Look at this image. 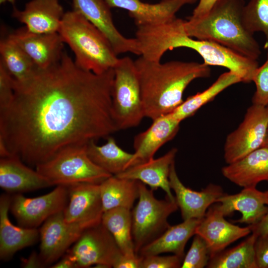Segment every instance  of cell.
I'll list each match as a JSON object with an SVG mask.
<instances>
[{
	"mask_svg": "<svg viewBox=\"0 0 268 268\" xmlns=\"http://www.w3.org/2000/svg\"><path fill=\"white\" fill-rule=\"evenodd\" d=\"M242 17L248 31L253 34L262 32L268 41V0H250L244 7Z\"/></svg>",
	"mask_w": 268,
	"mask_h": 268,
	"instance_id": "cell-33",
	"label": "cell"
},
{
	"mask_svg": "<svg viewBox=\"0 0 268 268\" xmlns=\"http://www.w3.org/2000/svg\"><path fill=\"white\" fill-rule=\"evenodd\" d=\"M245 4L244 0H218L203 16L184 20L185 31L191 37L217 43L258 60L260 45L243 21Z\"/></svg>",
	"mask_w": 268,
	"mask_h": 268,
	"instance_id": "cell-3",
	"label": "cell"
},
{
	"mask_svg": "<svg viewBox=\"0 0 268 268\" xmlns=\"http://www.w3.org/2000/svg\"><path fill=\"white\" fill-rule=\"evenodd\" d=\"M77 268H112L122 253L113 237L101 224L85 229L66 252Z\"/></svg>",
	"mask_w": 268,
	"mask_h": 268,
	"instance_id": "cell-9",
	"label": "cell"
},
{
	"mask_svg": "<svg viewBox=\"0 0 268 268\" xmlns=\"http://www.w3.org/2000/svg\"><path fill=\"white\" fill-rule=\"evenodd\" d=\"M145 117L153 120L173 112L195 79L211 74L209 66L196 62L153 61L140 56L134 61Z\"/></svg>",
	"mask_w": 268,
	"mask_h": 268,
	"instance_id": "cell-2",
	"label": "cell"
},
{
	"mask_svg": "<svg viewBox=\"0 0 268 268\" xmlns=\"http://www.w3.org/2000/svg\"><path fill=\"white\" fill-rule=\"evenodd\" d=\"M138 201L132 211V236L137 255L144 246L160 236L169 226L168 217L178 207L176 200H159L139 181Z\"/></svg>",
	"mask_w": 268,
	"mask_h": 268,
	"instance_id": "cell-7",
	"label": "cell"
},
{
	"mask_svg": "<svg viewBox=\"0 0 268 268\" xmlns=\"http://www.w3.org/2000/svg\"><path fill=\"white\" fill-rule=\"evenodd\" d=\"M58 0H31L22 10L13 7L12 16L34 33L59 32L64 15Z\"/></svg>",
	"mask_w": 268,
	"mask_h": 268,
	"instance_id": "cell-21",
	"label": "cell"
},
{
	"mask_svg": "<svg viewBox=\"0 0 268 268\" xmlns=\"http://www.w3.org/2000/svg\"><path fill=\"white\" fill-rule=\"evenodd\" d=\"M13 94V78L0 63V109L9 105Z\"/></svg>",
	"mask_w": 268,
	"mask_h": 268,
	"instance_id": "cell-37",
	"label": "cell"
},
{
	"mask_svg": "<svg viewBox=\"0 0 268 268\" xmlns=\"http://www.w3.org/2000/svg\"><path fill=\"white\" fill-rule=\"evenodd\" d=\"M8 37L23 50L39 68H46L58 62L64 51V42L58 32L34 33L22 27Z\"/></svg>",
	"mask_w": 268,
	"mask_h": 268,
	"instance_id": "cell-16",
	"label": "cell"
},
{
	"mask_svg": "<svg viewBox=\"0 0 268 268\" xmlns=\"http://www.w3.org/2000/svg\"><path fill=\"white\" fill-rule=\"evenodd\" d=\"M265 47L267 49V59L264 64L257 68L253 81L256 85V91L252 97L253 104L268 106V41Z\"/></svg>",
	"mask_w": 268,
	"mask_h": 268,
	"instance_id": "cell-35",
	"label": "cell"
},
{
	"mask_svg": "<svg viewBox=\"0 0 268 268\" xmlns=\"http://www.w3.org/2000/svg\"><path fill=\"white\" fill-rule=\"evenodd\" d=\"M239 82H241V80L235 73L230 71L225 72L220 74L207 88L189 97L170 114L181 122L193 116L200 108L212 100L227 88Z\"/></svg>",
	"mask_w": 268,
	"mask_h": 268,
	"instance_id": "cell-29",
	"label": "cell"
},
{
	"mask_svg": "<svg viewBox=\"0 0 268 268\" xmlns=\"http://www.w3.org/2000/svg\"><path fill=\"white\" fill-rule=\"evenodd\" d=\"M216 203V207L224 216L239 211L242 216L236 222L251 226L259 223L268 210L266 192L256 187L244 188L236 194H224Z\"/></svg>",
	"mask_w": 268,
	"mask_h": 268,
	"instance_id": "cell-19",
	"label": "cell"
},
{
	"mask_svg": "<svg viewBox=\"0 0 268 268\" xmlns=\"http://www.w3.org/2000/svg\"><path fill=\"white\" fill-rule=\"evenodd\" d=\"M68 198V187L62 185L35 198L16 194L11 197L10 210L19 226L37 228L50 216L64 210Z\"/></svg>",
	"mask_w": 268,
	"mask_h": 268,
	"instance_id": "cell-10",
	"label": "cell"
},
{
	"mask_svg": "<svg viewBox=\"0 0 268 268\" xmlns=\"http://www.w3.org/2000/svg\"><path fill=\"white\" fill-rule=\"evenodd\" d=\"M182 48L192 49L203 59V64L227 68L241 79V82L250 83L257 68V60L249 58L217 43L199 40L186 36L182 42Z\"/></svg>",
	"mask_w": 268,
	"mask_h": 268,
	"instance_id": "cell-12",
	"label": "cell"
},
{
	"mask_svg": "<svg viewBox=\"0 0 268 268\" xmlns=\"http://www.w3.org/2000/svg\"><path fill=\"white\" fill-rule=\"evenodd\" d=\"M140 268H179L183 259L173 255L160 256L159 255L142 257Z\"/></svg>",
	"mask_w": 268,
	"mask_h": 268,
	"instance_id": "cell-36",
	"label": "cell"
},
{
	"mask_svg": "<svg viewBox=\"0 0 268 268\" xmlns=\"http://www.w3.org/2000/svg\"><path fill=\"white\" fill-rule=\"evenodd\" d=\"M200 220L190 219L175 225H170L157 238L141 248L137 255L145 257L172 253L183 259L185 246L195 234Z\"/></svg>",
	"mask_w": 268,
	"mask_h": 268,
	"instance_id": "cell-26",
	"label": "cell"
},
{
	"mask_svg": "<svg viewBox=\"0 0 268 268\" xmlns=\"http://www.w3.org/2000/svg\"><path fill=\"white\" fill-rule=\"evenodd\" d=\"M268 198L267 205L268 206V190L265 191ZM252 233L256 234L258 236L268 233V210L264 217L257 224L250 225Z\"/></svg>",
	"mask_w": 268,
	"mask_h": 268,
	"instance_id": "cell-41",
	"label": "cell"
},
{
	"mask_svg": "<svg viewBox=\"0 0 268 268\" xmlns=\"http://www.w3.org/2000/svg\"><path fill=\"white\" fill-rule=\"evenodd\" d=\"M51 268H77L75 262L70 257L65 253L61 258V260L53 264Z\"/></svg>",
	"mask_w": 268,
	"mask_h": 268,
	"instance_id": "cell-43",
	"label": "cell"
},
{
	"mask_svg": "<svg viewBox=\"0 0 268 268\" xmlns=\"http://www.w3.org/2000/svg\"><path fill=\"white\" fill-rule=\"evenodd\" d=\"M113 68L96 74L78 67L64 51L46 68L13 79L10 103L0 109V142L35 167L62 150L118 131L112 110Z\"/></svg>",
	"mask_w": 268,
	"mask_h": 268,
	"instance_id": "cell-1",
	"label": "cell"
},
{
	"mask_svg": "<svg viewBox=\"0 0 268 268\" xmlns=\"http://www.w3.org/2000/svg\"><path fill=\"white\" fill-rule=\"evenodd\" d=\"M112 7L125 9L136 25H155L171 20L184 5L198 0H162L151 4L140 0H105Z\"/></svg>",
	"mask_w": 268,
	"mask_h": 268,
	"instance_id": "cell-20",
	"label": "cell"
},
{
	"mask_svg": "<svg viewBox=\"0 0 268 268\" xmlns=\"http://www.w3.org/2000/svg\"><path fill=\"white\" fill-rule=\"evenodd\" d=\"M268 129V106L252 104L247 110L243 121L226 137L224 158L230 164L262 147Z\"/></svg>",
	"mask_w": 268,
	"mask_h": 268,
	"instance_id": "cell-8",
	"label": "cell"
},
{
	"mask_svg": "<svg viewBox=\"0 0 268 268\" xmlns=\"http://www.w3.org/2000/svg\"><path fill=\"white\" fill-rule=\"evenodd\" d=\"M21 266L23 268H43L39 256L35 252H33L27 258L21 259Z\"/></svg>",
	"mask_w": 268,
	"mask_h": 268,
	"instance_id": "cell-42",
	"label": "cell"
},
{
	"mask_svg": "<svg viewBox=\"0 0 268 268\" xmlns=\"http://www.w3.org/2000/svg\"><path fill=\"white\" fill-rule=\"evenodd\" d=\"M178 150L172 148L163 156L147 162L131 166L122 173L115 175L118 177L138 181L155 191L160 188L170 200H175L169 184L171 167L175 162Z\"/></svg>",
	"mask_w": 268,
	"mask_h": 268,
	"instance_id": "cell-24",
	"label": "cell"
},
{
	"mask_svg": "<svg viewBox=\"0 0 268 268\" xmlns=\"http://www.w3.org/2000/svg\"><path fill=\"white\" fill-rule=\"evenodd\" d=\"M210 259L208 246L200 236L195 234L191 246L182 261V268H203Z\"/></svg>",
	"mask_w": 268,
	"mask_h": 268,
	"instance_id": "cell-34",
	"label": "cell"
},
{
	"mask_svg": "<svg viewBox=\"0 0 268 268\" xmlns=\"http://www.w3.org/2000/svg\"><path fill=\"white\" fill-rule=\"evenodd\" d=\"M139 181L115 175L99 184L103 212L116 208L131 209L139 196Z\"/></svg>",
	"mask_w": 268,
	"mask_h": 268,
	"instance_id": "cell-27",
	"label": "cell"
},
{
	"mask_svg": "<svg viewBox=\"0 0 268 268\" xmlns=\"http://www.w3.org/2000/svg\"><path fill=\"white\" fill-rule=\"evenodd\" d=\"M73 9L99 29L107 38L116 55L131 53L140 55L136 39L124 36L114 24L111 7L105 0H72Z\"/></svg>",
	"mask_w": 268,
	"mask_h": 268,
	"instance_id": "cell-13",
	"label": "cell"
},
{
	"mask_svg": "<svg viewBox=\"0 0 268 268\" xmlns=\"http://www.w3.org/2000/svg\"><path fill=\"white\" fill-rule=\"evenodd\" d=\"M107 138V142L101 145H97L94 141L89 142L86 145L87 154L97 166L112 175H117L129 167L133 153L120 147L113 137Z\"/></svg>",
	"mask_w": 268,
	"mask_h": 268,
	"instance_id": "cell-28",
	"label": "cell"
},
{
	"mask_svg": "<svg viewBox=\"0 0 268 268\" xmlns=\"http://www.w3.org/2000/svg\"><path fill=\"white\" fill-rule=\"evenodd\" d=\"M262 146H265V147H268V131H267V134H266V138H265V141H264Z\"/></svg>",
	"mask_w": 268,
	"mask_h": 268,
	"instance_id": "cell-44",
	"label": "cell"
},
{
	"mask_svg": "<svg viewBox=\"0 0 268 268\" xmlns=\"http://www.w3.org/2000/svg\"><path fill=\"white\" fill-rule=\"evenodd\" d=\"M11 197L0 198V258L10 260L18 251L35 244L40 239L39 230L13 225L8 217Z\"/></svg>",
	"mask_w": 268,
	"mask_h": 268,
	"instance_id": "cell-22",
	"label": "cell"
},
{
	"mask_svg": "<svg viewBox=\"0 0 268 268\" xmlns=\"http://www.w3.org/2000/svg\"><path fill=\"white\" fill-rule=\"evenodd\" d=\"M180 123L170 113L152 120L147 129L134 136L133 141L134 152L129 167L154 158L159 149L177 134Z\"/></svg>",
	"mask_w": 268,
	"mask_h": 268,
	"instance_id": "cell-18",
	"label": "cell"
},
{
	"mask_svg": "<svg viewBox=\"0 0 268 268\" xmlns=\"http://www.w3.org/2000/svg\"><path fill=\"white\" fill-rule=\"evenodd\" d=\"M218 0H199L197 6L194 9L191 17L198 18L207 13Z\"/></svg>",
	"mask_w": 268,
	"mask_h": 268,
	"instance_id": "cell-40",
	"label": "cell"
},
{
	"mask_svg": "<svg viewBox=\"0 0 268 268\" xmlns=\"http://www.w3.org/2000/svg\"><path fill=\"white\" fill-rule=\"evenodd\" d=\"M86 145L67 147L47 161L37 165L36 170L52 186H69L82 183L99 184L112 175L90 159Z\"/></svg>",
	"mask_w": 268,
	"mask_h": 268,
	"instance_id": "cell-5",
	"label": "cell"
},
{
	"mask_svg": "<svg viewBox=\"0 0 268 268\" xmlns=\"http://www.w3.org/2000/svg\"><path fill=\"white\" fill-rule=\"evenodd\" d=\"M74 54L75 64L96 74L113 68L119 58L104 35L79 13H65L58 32Z\"/></svg>",
	"mask_w": 268,
	"mask_h": 268,
	"instance_id": "cell-4",
	"label": "cell"
},
{
	"mask_svg": "<svg viewBox=\"0 0 268 268\" xmlns=\"http://www.w3.org/2000/svg\"><path fill=\"white\" fill-rule=\"evenodd\" d=\"M113 69L112 104L118 130L137 127L145 116L134 61L128 56L119 58Z\"/></svg>",
	"mask_w": 268,
	"mask_h": 268,
	"instance_id": "cell-6",
	"label": "cell"
},
{
	"mask_svg": "<svg viewBox=\"0 0 268 268\" xmlns=\"http://www.w3.org/2000/svg\"><path fill=\"white\" fill-rule=\"evenodd\" d=\"M215 205L212 204L196 228L195 234L205 241L210 258L234 242L252 233L250 225L240 227L227 221Z\"/></svg>",
	"mask_w": 268,
	"mask_h": 268,
	"instance_id": "cell-15",
	"label": "cell"
},
{
	"mask_svg": "<svg viewBox=\"0 0 268 268\" xmlns=\"http://www.w3.org/2000/svg\"><path fill=\"white\" fill-rule=\"evenodd\" d=\"M258 236L254 233L236 246L224 250L212 257L208 268H258L255 253V243Z\"/></svg>",
	"mask_w": 268,
	"mask_h": 268,
	"instance_id": "cell-31",
	"label": "cell"
},
{
	"mask_svg": "<svg viewBox=\"0 0 268 268\" xmlns=\"http://www.w3.org/2000/svg\"><path fill=\"white\" fill-rule=\"evenodd\" d=\"M17 156L0 158V187L8 193L21 194L52 186L36 170Z\"/></svg>",
	"mask_w": 268,
	"mask_h": 268,
	"instance_id": "cell-23",
	"label": "cell"
},
{
	"mask_svg": "<svg viewBox=\"0 0 268 268\" xmlns=\"http://www.w3.org/2000/svg\"><path fill=\"white\" fill-rule=\"evenodd\" d=\"M101 224L113 237L123 254H136L132 236L131 209L116 207L103 212Z\"/></svg>",
	"mask_w": 268,
	"mask_h": 268,
	"instance_id": "cell-30",
	"label": "cell"
},
{
	"mask_svg": "<svg viewBox=\"0 0 268 268\" xmlns=\"http://www.w3.org/2000/svg\"><path fill=\"white\" fill-rule=\"evenodd\" d=\"M223 176L236 185L256 187L261 182H268V147L262 146L242 159L221 169Z\"/></svg>",
	"mask_w": 268,
	"mask_h": 268,
	"instance_id": "cell-25",
	"label": "cell"
},
{
	"mask_svg": "<svg viewBox=\"0 0 268 268\" xmlns=\"http://www.w3.org/2000/svg\"><path fill=\"white\" fill-rule=\"evenodd\" d=\"M254 248L258 268H268V233L257 237Z\"/></svg>",
	"mask_w": 268,
	"mask_h": 268,
	"instance_id": "cell-38",
	"label": "cell"
},
{
	"mask_svg": "<svg viewBox=\"0 0 268 268\" xmlns=\"http://www.w3.org/2000/svg\"><path fill=\"white\" fill-rule=\"evenodd\" d=\"M0 63L16 81L29 78L37 68L23 50L8 36L0 42Z\"/></svg>",
	"mask_w": 268,
	"mask_h": 268,
	"instance_id": "cell-32",
	"label": "cell"
},
{
	"mask_svg": "<svg viewBox=\"0 0 268 268\" xmlns=\"http://www.w3.org/2000/svg\"><path fill=\"white\" fill-rule=\"evenodd\" d=\"M99 184L82 183L67 186L68 202L63 210L67 222L84 223L91 227L101 223L104 212Z\"/></svg>",
	"mask_w": 268,
	"mask_h": 268,
	"instance_id": "cell-14",
	"label": "cell"
},
{
	"mask_svg": "<svg viewBox=\"0 0 268 268\" xmlns=\"http://www.w3.org/2000/svg\"><path fill=\"white\" fill-rule=\"evenodd\" d=\"M142 257L137 255L124 254L122 253L113 265L114 268H140Z\"/></svg>",
	"mask_w": 268,
	"mask_h": 268,
	"instance_id": "cell-39",
	"label": "cell"
},
{
	"mask_svg": "<svg viewBox=\"0 0 268 268\" xmlns=\"http://www.w3.org/2000/svg\"><path fill=\"white\" fill-rule=\"evenodd\" d=\"M91 227L84 223L67 222L63 210L48 218L39 229L40 259L44 267L52 265L67 252L83 232Z\"/></svg>",
	"mask_w": 268,
	"mask_h": 268,
	"instance_id": "cell-11",
	"label": "cell"
},
{
	"mask_svg": "<svg viewBox=\"0 0 268 268\" xmlns=\"http://www.w3.org/2000/svg\"><path fill=\"white\" fill-rule=\"evenodd\" d=\"M6 2H9L13 5L15 3V0H0V4H2Z\"/></svg>",
	"mask_w": 268,
	"mask_h": 268,
	"instance_id": "cell-45",
	"label": "cell"
},
{
	"mask_svg": "<svg viewBox=\"0 0 268 268\" xmlns=\"http://www.w3.org/2000/svg\"><path fill=\"white\" fill-rule=\"evenodd\" d=\"M169 179L170 188L175 194V200L183 220L201 219L208 208L224 194L221 186L212 183L201 191L186 187L178 176L175 162L171 167Z\"/></svg>",
	"mask_w": 268,
	"mask_h": 268,
	"instance_id": "cell-17",
	"label": "cell"
}]
</instances>
